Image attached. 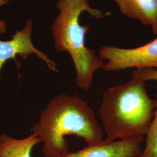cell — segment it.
<instances>
[{
	"instance_id": "1",
	"label": "cell",
	"mask_w": 157,
	"mask_h": 157,
	"mask_svg": "<svg viewBox=\"0 0 157 157\" xmlns=\"http://www.w3.org/2000/svg\"><path fill=\"white\" fill-rule=\"evenodd\" d=\"M32 131L43 143L42 151L46 157H63L67 154L66 136L82 138L87 145L103 138L94 111L77 94H62L52 99L41 112L39 121Z\"/></svg>"
},
{
	"instance_id": "2",
	"label": "cell",
	"mask_w": 157,
	"mask_h": 157,
	"mask_svg": "<svg viewBox=\"0 0 157 157\" xmlns=\"http://www.w3.org/2000/svg\"><path fill=\"white\" fill-rule=\"evenodd\" d=\"M155 107L156 101L148 94L145 82L132 78L126 83L108 89L99 109L106 140L144 137Z\"/></svg>"
},
{
	"instance_id": "3",
	"label": "cell",
	"mask_w": 157,
	"mask_h": 157,
	"mask_svg": "<svg viewBox=\"0 0 157 157\" xmlns=\"http://www.w3.org/2000/svg\"><path fill=\"white\" fill-rule=\"evenodd\" d=\"M59 14L54 19L51 32L58 52L67 51L73 61L76 71V85L82 89H90L95 72L102 68L104 63L94 50L86 47L87 25H80L79 17L87 12L91 17L103 18L104 12L93 8L88 0H59L56 5Z\"/></svg>"
},
{
	"instance_id": "4",
	"label": "cell",
	"mask_w": 157,
	"mask_h": 157,
	"mask_svg": "<svg viewBox=\"0 0 157 157\" xmlns=\"http://www.w3.org/2000/svg\"><path fill=\"white\" fill-rule=\"evenodd\" d=\"M98 57L106 59L102 69L117 72L128 68H154L157 69V37L150 43L134 48H122L104 45L99 50Z\"/></svg>"
},
{
	"instance_id": "5",
	"label": "cell",
	"mask_w": 157,
	"mask_h": 157,
	"mask_svg": "<svg viewBox=\"0 0 157 157\" xmlns=\"http://www.w3.org/2000/svg\"><path fill=\"white\" fill-rule=\"evenodd\" d=\"M33 25V21L29 19L22 30L15 31L12 39L8 41L0 40V72L4 64L8 60L13 59L15 61L17 56L26 59L29 55L34 54L45 62L51 71L59 73L55 62L47 54L36 48L33 44L32 40Z\"/></svg>"
},
{
	"instance_id": "6",
	"label": "cell",
	"mask_w": 157,
	"mask_h": 157,
	"mask_svg": "<svg viewBox=\"0 0 157 157\" xmlns=\"http://www.w3.org/2000/svg\"><path fill=\"white\" fill-rule=\"evenodd\" d=\"M144 137L127 140H101L88 144L75 152L63 157H139L141 153Z\"/></svg>"
},
{
	"instance_id": "7",
	"label": "cell",
	"mask_w": 157,
	"mask_h": 157,
	"mask_svg": "<svg viewBox=\"0 0 157 157\" xmlns=\"http://www.w3.org/2000/svg\"><path fill=\"white\" fill-rule=\"evenodd\" d=\"M122 15L136 19L153 32L157 26V0H115Z\"/></svg>"
},
{
	"instance_id": "8",
	"label": "cell",
	"mask_w": 157,
	"mask_h": 157,
	"mask_svg": "<svg viewBox=\"0 0 157 157\" xmlns=\"http://www.w3.org/2000/svg\"><path fill=\"white\" fill-rule=\"evenodd\" d=\"M39 143L40 139L33 133L23 139L2 134L0 136V157H32L33 148Z\"/></svg>"
},
{
	"instance_id": "9",
	"label": "cell",
	"mask_w": 157,
	"mask_h": 157,
	"mask_svg": "<svg viewBox=\"0 0 157 157\" xmlns=\"http://www.w3.org/2000/svg\"><path fill=\"white\" fill-rule=\"evenodd\" d=\"M155 101L154 117L146 134V146L139 157H157V86Z\"/></svg>"
},
{
	"instance_id": "10",
	"label": "cell",
	"mask_w": 157,
	"mask_h": 157,
	"mask_svg": "<svg viewBox=\"0 0 157 157\" xmlns=\"http://www.w3.org/2000/svg\"><path fill=\"white\" fill-rule=\"evenodd\" d=\"M132 78L143 82L157 81V69L154 68H142L136 69L132 72Z\"/></svg>"
},
{
	"instance_id": "11",
	"label": "cell",
	"mask_w": 157,
	"mask_h": 157,
	"mask_svg": "<svg viewBox=\"0 0 157 157\" xmlns=\"http://www.w3.org/2000/svg\"><path fill=\"white\" fill-rule=\"evenodd\" d=\"M10 0H0V8L8 3ZM6 30V23L0 19V34L5 33Z\"/></svg>"
},
{
	"instance_id": "12",
	"label": "cell",
	"mask_w": 157,
	"mask_h": 157,
	"mask_svg": "<svg viewBox=\"0 0 157 157\" xmlns=\"http://www.w3.org/2000/svg\"><path fill=\"white\" fill-rule=\"evenodd\" d=\"M152 32H153V33L157 34V27H156V28L155 29V30H154Z\"/></svg>"
}]
</instances>
